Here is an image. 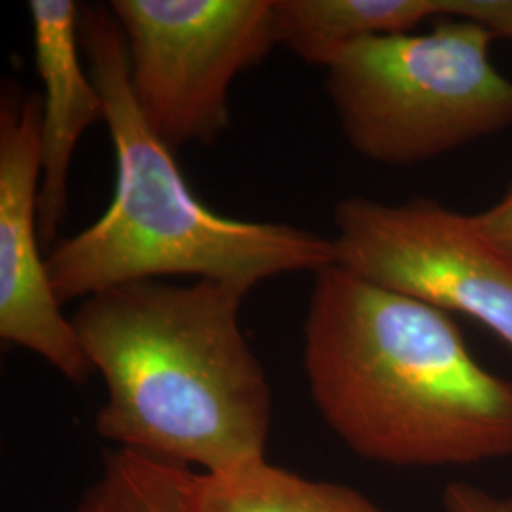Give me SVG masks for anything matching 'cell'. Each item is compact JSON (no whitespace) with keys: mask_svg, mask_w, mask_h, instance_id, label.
<instances>
[{"mask_svg":"<svg viewBox=\"0 0 512 512\" xmlns=\"http://www.w3.org/2000/svg\"><path fill=\"white\" fill-rule=\"evenodd\" d=\"M304 368L321 418L359 458L425 469L512 458V380L476 361L450 313L340 264L315 274Z\"/></svg>","mask_w":512,"mask_h":512,"instance_id":"cell-1","label":"cell"},{"mask_svg":"<svg viewBox=\"0 0 512 512\" xmlns=\"http://www.w3.org/2000/svg\"><path fill=\"white\" fill-rule=\"evenodd\" d=\"M234 281H129L80 302L78 344L107 385L101 439L224 471L266 458L272 389L239 313Z\"/></svg>","mask_w":512,"mask_h":512,"instance_id":"cell-2","label":"cell"},{"mask_svg":"<svg viewBox=\"0 0 512 512\" xmlns=\"http://www.w3.org/2000/svg\"><path fill=\"white\" fill-rule=\"evenodd\" d=\"M82 52L103 93L116 186L107 211L46 256L61 304L110 287L192 275L255 289L275 275L321 272L336 264L332 238L285 222L230 219L194 194L131 92L126 42L107 4L84 6Z\"/></svg>","mask_w":512,"mask_h":512,"instance_id":"cell-3","label":"cell"},{"mask_svg":"<svg viewBox=\"0 0 512 512\" xmlns=\"http://www.w3.org/2000/svg\"><path fill=\"white\" fill-rule=\"evenodd\" d=\"M494 37L471 21L357 40L325 65L349 147L380 165L423 164L512 128V80L490 59Z\"/></svg>","mask_w":512,"mask_h":512,"instance_id":"cell-4","label":"cell"},{"mask_svg":"<svg viewBox=\"0 0 512 512\" xmlns=\"http://www.w3.org/2000/svg\"><path fill=\"white\" fill-rule=\"evenodd\" d=\"M131 92L171 152L213 145L230 128L239 74L281 44L275 0H112Z\"/></svg>","mask_w":512,"mask_h":512,"instance_id":"cell-5","label":"cell"},{"mask_svg":"<svg viewBox=\"0 0 512 512\" xmlns=\"http://www.w3.org/2000/svg\"><path fill=\"white\" fill-rule=\"evenodd\" d=\"M336 264L492 330L512 349V264L461 215L431 198L351 196L334 207Z\"/></svg>","mask_w":512,"mask_h":512,"instance_id":"cell-6","label":"cell"},{"mask_svg":"<svg viewBox=\"0 0 512 512\" xmlns=\"http://www.w3.org/2000/svg\"><path fill=\"white\" fill-rule=\"evenodd\" d=\"M42 95L6 80L0 95V338L82 384L93 366L61 311L38 230Z\"/></svg>","mask_w":512,"mask_h":512,"instance_id":"cell-7","label":"cell"},{"mask_svg":"<svg viewBox=\"0 0 512 512\" xmlns=\"http://www.w3.org/2000/svg\"><path fill=\"white\" fill-rule=\"evenodd\" d=\"M29 14L44 84L38 230L42 247H52L69 207L74 150L88 129L107 120V109L90 69L82 65V8L73 0H31Z\"/></svg>","mask_w":512,"mask_h":512,"instance_id":"cell-8","label":"cell"},{"mask_svg":"<svg viewBox=\"0 0 512 512\" xmlns=\"http://www.w3.org/2000/svg\"><path fill=\"white\" fill-rule=\"evenodd\" d=\"M183 494L186 512H385L351 486L308 480L266 458L215 473L186 469Z\"/></svg>","mask_w":512,"mask_h":512,"instance_id":"cell-9","label":"cell"},{"mask_svg":"<svg viewBox=\"0 0 512 512\" xmlns=\"http://www.w3.org/2000/svg\"><path fill=\"white\" fill-rule=\"evenodd\" d=\"M281 44L323 67L357 40L412 33L444 19V0H275Z\"/></svg>","mask_w":512,"mask_h":512,"instance_id":"cell-10","label":"cell"},{"mask_svg":"<svg viewBox=\"0 0 512 512\" xmlns=\"http://www.w3.org/2000/svg\"><path fill=\"white\" fill-rule=\"evenodd\" d=\"M186 465L131 448L105 456L103 473L82 495L76 512H186Z\"/></svg>","mask_w":512,"mask_h":512,"instance_id":"cell-11","label":"cell"},{"mask_svg":"<svg viewBox=\"0 0 512 512\" xmlns=\"http://www.w3.org/2000/svg\"><path fill=\"white\" fill-rule=\"evenodd\" d=\"M444 18L471 21L512 42V0H444Z\"/></svg>","mask_w":512,"mask_h":512,"instance_id":"cell-12","label":"cell"},{"mask_svg":"<svg viewBox=\"0 0 512 512\" xmlns=\"http://www.w3.org/2000/svg\"><path fill=\"white\" fill-rule=\"evenodd\" d=\"M444 512H512V495H497L471 482H450L442 492Z\"/></svg>","mask_w":512,"mask_h":512,"instance_id":"cell-13","label":"cell"},{"mask_svg":"<svg viewBox=\"0 0 512 512\" xmlns=\"http://www.w3.org/2000/svg\"><path fill=\"white\" fill-rule=\"evenodd\" d=\"M473 222L478 234L512 264V183L501 200L473 215Z\"/></svg>","mask_w":512,"mask_h":512,"instance_id":"cell-14","label":"cell"}]
</instances>
